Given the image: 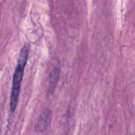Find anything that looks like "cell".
<instances>
[{"mask_svg":"<svg viewBox=\"0 0 135 135\" xmlns=\"http://www.w3.org/2000/svg\"><path fill=\"white\" fill-rule=\"evenodd\" d=\"M28 53H29V46L27 44L24 45V47H22L21 51V53L17 60V66L13 74V85H12L10 104H9L11 112H14L17 106L21 81H22V78L24 75L25 68L28 61Z\"/></svg>","mask_w":135,"mask_h":135,"instance_id":"obj_1","label":"cell"},{"mask_svg":"<svg viewBox=\"0 0 135 135\" xmlns=\"http://www.w3.org/2000/svg\"><path fill=\"white\" fill-rule=\"evenodd\" d=\"M52 119V113L49 109H45L40 115L36 125V131L37 132H43L49 127Z\"/></svg>","mask_w":135,"mask_h":135,"instance_id":"obj_2","label":"cell"},{"mask_svg":"<svg viewBox=\"0 0 135 135\" xmlns=\"http://www.w3.org/2000/svg\"><path fill=\"white\" fill-rule=\"evenodd\" d=\"M59 68L55 67L50 77V89L51 92L54 91L55 88V85L57 84V81L59 78Z\"/></svg>","mask_w":135,"mask_h":135,"instance_id":"obj_3","label":"cell"}]
</instances>
